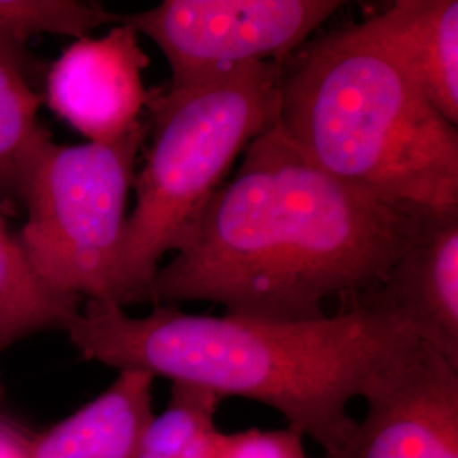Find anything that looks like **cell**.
<instances>
[{
	"label": "cell",
	"mask_w": 458,
	"mask_h": 458,
	"mask_svg": "<svg viewBox=\"0 0 458 458\" xmlns=\"http://www.w3.org/2000/svg\"><path fill=\"white\" fill-rule=\"evenodd\" d=\"M243 155L136 302L209 301L255 319H321L327 297L352 301L386 277L429 216L333 179L277 121Z\"/></svg>",
	"instance_id": "obj_1"
},
{
	"label": "cell",
	"mask_w": 458,
	"mask_h": 458,
	"mask_svg": "<svg viewBox=\"0 0 458 458\" xmlns=\"http://www.w3.org/2000/svg\"><path fill=\"white\" fill-rule=\"evenodd\" d=\"M66 333L87 360L267 404L327 452L355 429L350 401L418 342L359 297L335 316L299 323L187 314L175 304L132 318L114 302L87 301Z\"/></svg>",
	"instance_id": "obj_2"
},
{
	"label": "cell",
	"mask_w": 458,
	"mask_h": 458,
	"mask_svg": "<svg viewBox=\"0 0 458 458\" xmlns=\"http://www.w3.org/2000/svg\"><path fill=\"white\" fill-rule=\"evenodd\" d=\"M282 62L277 124L344 185L414 214L458 211V130L363 24Z\"/></svg>",
	"instance_id": "obj_3"
},
{
	"label": "cell",
	"mask_w": 458,
	"mask_h": 458,
	"mask_svg": "<svg viewBox=\"0 0 458 458\" xmlns=\"http://www.w3.org/2000/svg\"><path fill=\"white\" fill-rule=\"evenodd\" d=\"M280 62H259L211 82L166 90L151 104V147L134 177L115 297L134 304L166 251H179L233 162L276 124Z\"/></svg>",
	"instance_id": "obj_4"
},
{
	"label": "cell",
	"mask_w": 458,
	"mask_h": 458,
	"mask_svg": "<svg viewBox=\"0 0 458 458\" xmlns=\"http://www.w3.org/2000/svg\"><path fill=\"white\" fill-rule=\"evenodd\" d=\"M143 121L113 143L58 145L47 138L24 168L28 217L17 242L51 289L117 304L115 274L128 221Z\"/></svg>",
	"instance_id": "obj_5"
},
{
	"label": "cell",
	"mask_w": 458,
	"mask_h": 458,
	"mask_svg": "<svg viewBox=\"0 0 458 458\" xmlns=\"http://www.w3.org/2000/svg\"><path fill=\"white\" fill-rule=\"evenodd\" d=\"M344 7L335 0H165L119 16L164 53L177 92L259 62H284Z\"/></svg>",
	"instance_id": "obj_6"
},
{
	"label": "cell",
	"mask_w": 458,
	"mask_h": 458,
	"mask_svg": "<svg viewBox=\"0 0 458 458\" xmlns=\"http://www.w3.org/2000/svg\"><path fill=\"white\" fill-rule=\"evenodd\" d=\"M367 414L325 458H458V367L416 342L380 369Z\"/></svg>",
	"instance_id": "obj_7"
},
{
	"label": "cell",
	"mask_w": 458,
	"mask_h": 458,
	"mask_svg": "<svg viewBox=\"0 0 458 458\" xmlns=\"http://www.w3.org/2000/svg\"><path fill=\"white\" fill-rule=\"evenodd\" d=\"M149 65L140 34L117 22L100 38H81L47 73L49 109L90 143H113L131 132L162 90H148Z\"/></svg>",
	"instance_id": "obj_8"
},
{
	"label": "cell",
	"mask_w": 458,
	"mask_h": 458,
	"mask_svg": "<svg viewBox=\"0 0 458 458\" xmlns=\"http://www.w3.org/2000/svg\"><path fill=\"white\" fill-rule=\"evenodd\" d=\"M357 297L458 367V211L426 216L386 277Z\"/></svg>",
	"instance_id": "obj_9"
},
{
	"label": "cell",
	"mask_w": 458,
	"mask_h": 458,
	"mask_svg": "<svg viewBox=\"0 0 458 458\" xmlns=\"http://www.w3.org/2000/svg\"><path fill=\"white\" fill-rule=\"evenodd\" d=\"M361 24L429 104L457 126V0H399Z\"/></svg>",
	"instance_id": "obj_10"
},
{
	"label": "cell",
	"mask_w": 458,
	"mask_h": 458,
	"mask_svg": "<svg viewBox=\"0 0 458 458\" xmlns=\"http://www.w3.org/2000/svg\"><path fill=\"white\" fill-rule=\"evenodd\" d=\"M153 378L143 370H119L94 401L31 438V458H134L153 418Z\"/></svg>",
	"instance_id": "obj_11"
},
{
	"label": "cell",
	"mask_w": 458,
	"mask_h": 458,
	"mask_svg": "<svg viewBox=\"0 0 458 458\" xmlns=\"http://www.w3.org/2000/svg\"><path fill=\"white\" fill-rule=\"evenodd\" d=\"M79 302L38 276L0 217V353L34 333L66 331L81 311Z\"/></svg>",
	"instance_id": "obj_12"
},
{
	"label": "cell",
	"mask_w": 458,
	"mask_h": 458,
	"mask_svg": "<svg viewBox=\"0 0 458 458\" xmlns=\"http://www.w3.org/2000/svg\"><path fill=\"white\" fill-rule=\"evenodd\" d=\"M117 22L119 16L94 2L0 0V60L28 79L36 62L26 48L34 38L58 34L81 39L100 26Z\"/></svg>",
	"instance_id": "obj_13"
},
{
	"label": "cell",
	"mask_w": 458,
	"mask_h": 458,
	"mask_svg": "<svg viewBox=\"0 0 458 458\" xmlns=\"http://www.w3.org/2000/svg\"><path fill=\"white\" fill-rule=\"evenodd\" d=\"M221 397L194 384L172 382L166 410L149 420L134 458H217L216 412Z\"/></svg>",
	"instance_id": "obj_14"
},
{
	"label": "cell",
	"mask_w": 458,
	"mask_h": 458,
	"mask_svg": "<svg viewBox=\"0 0 458 458\" xmlns=\"http://www.w3.org/2000/svg\"><path fill=\"white\" fill-rule=\"evenodd\" d=\"M39 104L30 81L0 60V191L19 196L24 168L49 136L38 126Z\"/></svg>",
	"instance_id": "obj_15"
},
{
	"label": "cell",
	"mask_w": 458,
	"mask_h": 458,
	"mask_svg": "<svg viewBox=\"0 0 458 458\" xmlns=\"http://www.w3.org/2000/svg\"><path fill=\"white\" fill-rule=\"evenodd\" d=\"M217 458H308L302 435L294 428L219 435Z\"/></svg>",
	"instance_id": "obj_16"
},
{
	"label": "cell",
	"mask_w": 458,
	"mask_h": 458,
	"mask_svg": "<svg viewBox=\"0 0 458 458\" xmlns=\"http://www.w3.org/2000/svg\"><path fill=\"white\" fill-rule=\"evenodd\" d=\"M0 458H31V438L0 412Z\"/></svg>",
	"instance_id": "obj_17"
},
{
	"label": "cell",
	"mask_w": 458,
	"mask_h": 458,
	"mask_svg": "<svg viewBox=\"0 0 458 458\" xmlns=\"http://www.w3.org/2000/svg\"><path fill=\"white\" fill-rule=\"evenodd\" d=\"M0 401H2V387H0Z\"/></svg>",
	"instance_id": "obj_18"
}]
</instances>
